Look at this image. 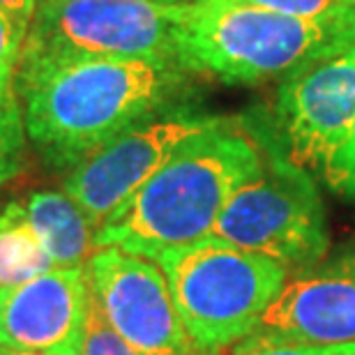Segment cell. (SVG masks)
<instances>
[{"label":"cell","mask_w":355,"mask_h":355,"mask_svg":"<svg viewBox=\"0 0 355 355\" xmlns=\"http://www.w3.org/2000/svg\"><path fill=\"white\" fill-rule=\"evenodd\" d=\"M180 62L86 58L17 81L28 141L55 171L72 168L132 127L180 109L191 88Z\"/></svg>","instance_id":"cell-1"},{"label":"cell","mask_w":355,"mask_h":355,"mask_svg":"<svg viewBox=\"0 0 355 355\" xmlns=\"http://www.w3.org/2000/svg\"><path fill=\"white\" fill-rule=\"evenodd\" d=\"M263 146L250 116L224 118L180 146L95 233V245L155 261L212 233L238 187L261 171Z\"/></svg>","instance_id":"cell-2"},{"label":"cell","mask_w":355,"mask_h":355,"mask_svg":"<svg viewBox=\"0 0 355 355\" xmlns=\"http://www.w3.org/2000/svg\"><path fill=\"white\" fill-rule=\"evenodd\" d=\"M355 49V5L304 19L233 0H194L182 58L194 74L259 86Z\"/></svg>","instance_id":"cell-3"},{"label":"cell","mask_w":355,"mask_h":355,"mask_svg":"<svg viewBox=\"0 0 355 355\" xmlns=\"http://www.w3.org/2000/svg\"><path fill=\"white\" fill-rule=\"evenodd\" d=\"M155 263L166 277L189 339L205 355L252 337L288 279L284 266L215 236L171 247Z\"/></svg>","instance_id":"cell-4"},{"label":"cell","mask_w":355,"mask_h":355,"mask_svg":"<svg viewBox=\"0 0 355 355\" xmlns=\"http://www.w3.org/2000/svg\"><path fill=\"white\" fill-rule=\"evenodd\" d=\"M189 10L191 3L168 0H37L17 81L86 58L184 65L182 35Z\"/></svg>","instance_id":"cell-5"},{"label":"cell","mask_w":355,"mask_h":355,"mask_svg":"<svg viewBox=\"0 0 355 355\" xmlns=\"http://www.w3.org/2000/svg\"><path fill=\"white\" fill-rule=\"evenodd\" d=\"M263 146L261 171L238 187L219 212L212 233L245 252L302 272L328 257V217L314 178L284 150L268 116H250Z\"/></svg>","instance_id":"cell-6"},{"label":"cell","mask_w":355,"mask_h":355,"mask_svg":"<svg viewBox=\"0 0 355 355\" xmlns=\"http://www.w3.org/2000/svg\"><path fill=\"white\" fill-rule=\"evenodd\" d=\"M224 118L184 109L155 116L118 134L79 162L65 173L62 191L86 212L92 226L99 229L180 150V146L217 127Z\"/></svg>","instance_id":"cell-7"},{"label":"cell","mask_w":355,"mask_h":355,"mask_svg":"<svg viewBox=\"0 0 355 355\" xmlns=\"http://www.w3.org/2000/svg\"><path fill=\"white\" fill-rule=\"evenodd\" d=\"M86 272L99 314L139 355H205L184 330L166 277L155 261L118 247H99Z\"/></svg>","instance_id":"cell-8"},{"label":"cell","mask_w":355,"mask_h":355,"mask_svg":"<svg viewBox=\"0 0 355 355\" xmlns=\"http://www.w3.org/2000/svg\"><path fill=\"white\" fill-rule=\"evenodd\" d=\"M355 120V49L286 76L275 97L272 123L297 166L321 171Z\"/></svg>","instance_id":"cell-9"},{"label":"cell","mask_w":355,"mask_h":355,"mask_svg":"<svg viewBox=\"0 0 355 355\" xmlns=\"http://www.w3.org/2000/svg\"><path fill=\"white\" fill-rule=\"evenodd\" d=\"M90 311L83 268H51L0 288V346L44 355H81Z\"/></svg>","instance_id":"cell-10"},{"label":"cell","mask_w":355,"mask_h":355,"mask_svg":"<svg viewBox=\"0 0 355 355\" xmlns=\"http://www.w3.org/2000/svg\"><path fill=\"white\" fill-rule=\"evenodd\" d=\"M254 335L284 342H355V243L293 272Z\"/></svg>","instance_id":"cell-11"},{"label":"cell","mask_w":355,"mask_h":355,"mask_svg":"<svg viewBox=\"0 0 355 355\" xmlns=\"http://www.w3.org/2000/svg\"><path fill=\"white\" fill-rule=\"evenodd\" d=\"M55 268H83L95 254L97 229L65 191H33L21 198Z\"/></svg>","instance_id":"cell-12"},{"label":"cell","mask_w":355,"mask_h":355,"mask_svg":"<svg viewBox=\"0 0 355 355\" xmlns=\"http://www.w3.org/2000/svg\"><path fill=\"white\" fill-rule=\"evenodd\" d=\"M55 268L44 240L28 219L24 203L10 201L0 210V288L14 286Z\"/></svg>","instance_id":"cell-13"},{"label":"cell","mask_w":355,"mask_h":355,"mask_svg":"<svg viewBox=\"0 0 355 355\" xmlns=\"http://www.w3.org/2000/svg\"><path fill=\"white\" fill-rule=\"evenodd\" d=\"M26 120L24 104L14 92H0V187L17 178L26 166Z\"/></svg>","instance_id":"cell-14"},{"label":"cell","mask_w":355,"mask_h":355,"mask_svg":"<svg viewBox=\"0 0 355 355\" xmlns=\"http://www.w3.org/2000/svg\"><path fill=\"white\" fill-rule=\"evenodd\" d=\"M321 173L337 196L355 205V120L351 123L346 137L339 141V146L325 159Z\"/></svg>","instance_id":"cell-15"},{"label":"cell","mask_w":355,"mask_h":355,"mask_svg":"<svg viewBox=\"0 0 355 355\" xmlns=\"http://www.w3.org/2000/svg\"><path fill=\"white\" fill-rule=\"evenodd\" d=\"M236 355H355V342L307 344L252 335L245 339V344L236 351Z\"/></svg>","instance_id":"cell-16"},{"label":"cell","mask_w":355,"mask_h":355,"mask_svg":"<svg viewBox=\"0 0 355 355\" xmlns=\"http://www.w3.org/2000/svg\"><path fill=\"white\" fill-rule=\"evenodd\" d=\"M26 35L28 31H24L5 12H0V92L17 90V69Z\"/></svg>","instance_id":"cell-17"},{"label":"cell","mask_w":355,"mask_h":355,"mask_svg":"<svg viewBox=\"0 0 355 355\" xmlns=\"http://www.w3.org/2000/svg\"><path fill=\"white\" fill-rule=\"evenodd\" d=\"M81 355H139L109 323L104 321V316L99 314L92 295H90L88 325H86V337H83Z\"/></svg>","instance_id":"cell-18"},{"label":"cell","mask_w":355,"mask_h":355,"mask_svg":"<svg viewBox=\"0 0 355 355\" xmlns=\"http://www.w3.org/2000/svg\"><path fill=\"white\" fill-rule=\"evenodd\" d=\"M233 3L263 7V10L291 14V17L316 19L335 10H342V7H351L355 5V0H233Z\"/></svg>","instance_id":"cell-19"},{"label":"cell","mask_w":355,"mask_h":355,"mask_svg":"<svg viewBox=\"0 0 355 355\" xmlns=\"http://www.w3.org/2000/svg\"><path fill=\"white\" fill-rule=\"evenodd\" d=\"M35 10H37V0H0V12H5L12 21L28 31L33 24Z\"/></svg>","instance_id":"cell-20"},{"label":"cell","mask_w":355,"mask_h":355,"mask_svg":"<svg viewBox=\"0 0 355 355\" xmlns=\"http://www.w3.org/2000/svg\"><path fill=\"white\" fill-rule=\"evenodd\" d=\"M0 355H44V353H28V351H14V349H5V346H0Z\"/></svg>","instance_id":"cell-21"},{"label":"cell","mask_w":355,"mask_h":355,"mask_svg":"<svg viewBox=\"0 0 355 355\" xmlns=\"http://www.w3.org/2000/svg\"><path fill=\"white\" fill-rule=\"evenodd\" d=\"M168 3H184V0H168Z\"/></svg>","instance_id":"cell-22"}]
</instances>
